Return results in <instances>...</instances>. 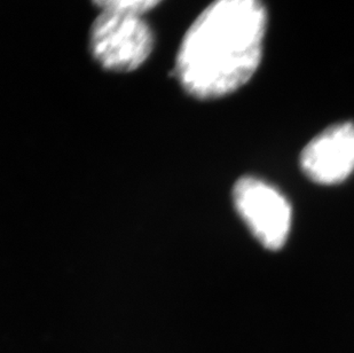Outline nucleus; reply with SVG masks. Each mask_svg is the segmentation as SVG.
I'll return each instance as SVG.
<instances>
[{
    "label": "nucleus",
    "mask_w": 354,
    "mask_h": 353,
    "mask_svg": "<svg viewBox=\"0 0 354 353\" xmlns=\"http://www.w3.org/2000/svg\"><path fill=\"white\" fill-rule=\"evenodd\" d=\"M266 29L261 0L211 1L181 40L174 77L200 100L234 93L261 66Z\"/></svg>",
    "instance_id": "nucleus-1"
},
{
    "label": "nucleus",
    "mask_w": 354,
    "mask_h": 353,
    "mask_svg": "<svg viewBox=\"0 0 354 353\" xmlns=\"http://www.w3.org/2000/svg\"><path fill=\"white\" fill-rule=\"evenodd\" d=\"M154 46V31L137 14L100 10L91 26L88 48L104 71H137L151 57Z\"/></svg>",
    "instance_id": "nucleus-2"
},
{
    "label": "nucleus",
    "mask_w": 354,
    "mask_h": 353,
    "mask_svg": "<svg viewBox=\"0 0 354 353\" xmlns=\"http://www.w3.org/2000/svg\"><path fill=\"white\" fill-rule=\"evenodd\" d=\"M235 208L265 248L283 247L290 232L291 207L280 190L264 180L244 176L233 190Z\"/></svg>",
    "instance_id": "nucleus-3"
},
{
    "label": "nucleus",
    "mask_w": 354,
    "mask_h": 353,
    "mask_svg": "<svg viewBox=\"0 0 354 353\" xmlns=\"http://www.w3.org/2000/svg\"><path fill=\"white\" fill-rule=\"evenodd\" d=\"M301 170L315 183L334 185L354 171V124L350 122L328 127L305 147Z\"/></svg>",
    "instance_id": "nucleus-4"
},
{
    "label": "nucleus",
    "mask_w": 354,
    "mask_h": 353,
    "mask_svg": "<svg viewBox=\"0 0 354 353\" xmlns=\"http://www.w3.org/2000/svg\"><path fill=\"white\" fill-rule=\"evenodd\" d=\"M163 0H92L100 10H113L123 13L137 14L144 17L149 10H154Z\"/></svg>",
    "instance_id": "nucleus-5"
}]
</instances>
